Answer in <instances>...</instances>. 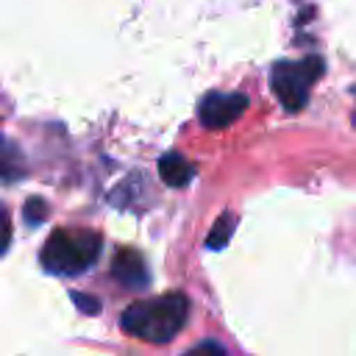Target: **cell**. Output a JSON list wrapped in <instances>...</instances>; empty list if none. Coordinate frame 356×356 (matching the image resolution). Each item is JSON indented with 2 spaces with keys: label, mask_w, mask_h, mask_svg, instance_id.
I'll list each match as a JSON object with an SVG mask.
<instances>
[{
  "label": "cell",
  "mask_w": 356,
  "mask_h": 356,
  "mask_svg": "<svg viewBox=\"0 0 356 356\" xmlns=\"http://www.w3.org/2000/svg\"><path fill=\"white\" fill-rule=\"evenodd\" d=\"M111 275L128 286V289H145L150 275H147V267H145V259L136 253V250H120L111 261Z\"/></svg>",
  "instance_id": "5"
},
{
  "label": "cell",
  "mask_w": 356,
  "mask_h": 356,
  "mask_svg": "<svg viewBox=\"0 0 356 356\" xmlns=\"http://www.w3.org/2000/svg\"><path fill=\"white\" fill-rule=\"evenodd\" d=\"M75 303H81V306H86V309H89V314H95V312H97V303H92V300H86L83 295H75Z\"/></svg>",
  "instance_id": "11"
},
{
  "label": "cell",
  "mask_w": 356,
  "mask_h": 356,
  "mask_svg": "<svg viewBox=\"0 0 356 356\" xmlns=\"http://www.w3.org/2000/svg\"><path fill=\"white\" fill-rule=\"evenodd\" d=\"M245 108L248 97L239 92H209L197 106V117L206 128H225L234 120H239Z\"/></svg>",
  "instance_id": "4"
},
{
  "label": "cell",
  "mask_w": 356,
  "mask_h": 356,
  "mask_svg": "<svg viewBox=\"0 0 356 356\" xmlns=\"http://www.w3.org/2000/svg\"><path fill=\"white\" fill-rule=\"evenodd\" d=\"M325 64L320 56H306L300 61H278L270 72V86L286 111H300L309 103L314 81L323 75Z\"/></svg>",
  "instance_id": "3"
},
{
  "label": "cell",
  "mask_w": 356,
  "mask_h": 356,
  "mask_svg": "<svg viewBox=\"0 0 356 356\" xmlns=\"http://www.w3.org/2000/svg\"><path fill=\"white\" fill-rule=\"evenodd\" d=\"M25 167H22V153L17 150V145H11L6 136H0V181H17L22 178Z\"/></svg>",
  "instance_id": "7"
},
{
  "label": "cell",
  "mask_w": 356,
  "mask_h": 356,
  "mask_svg": "<svg viewBox=\"0 0 356 356\" xmlns=\"http://www.w3.org/2000/svg\"><path fill=\"white\" fill-rule=\"evenodd\" d=\"M100 256V236L86 228H58L42 248V267L56 275H78Z\"/></svg>",
  "instance_id": "2"
},
{
  "label": "cell",
  "mask_w": 356,
  "mask_h": 356,
  "mask_svg": "<svg viewBox=\"0 0 356 356\" xmlns=\"http://www.w3.org/2000/svg\"><path fill=\"white\" fill-rule=\"evenodd\" d=\"M159 178L167 184V186H186L192 178H195V164H189L184 156L178 153H164L159 159Z\"/></svg>",
  "instance_id": "6"
},
{
  "label": "cell",
  "mask_w": 356,
  "mask_h": 356,
  "mask_svg": "<svg viewBox=\"0 0 356 356\" xmlns=\"http://www.w3.org/2000/svg\"><path fill=\"white\" fill-rule=\"evenodd\" d=\"M22 214H25V220H28L31 225H36V222L47 214V209H44V203H42L39 197H31V200L25 203V211H22Z\"/></svg>",
  "instance_id": "9"
},
{
  "label": "cell",
  "mask_w": 356,
  "mask_h": 356,
  "mask_svg": "<svg viewBox=\"0 0 356 356\" xmlns=\"http://www.w3.org/2000/svg\"><path fill=\"white\" fill-rule=\"evenodd\" d=\"M234 225H236V220L231 217V214H222L220 220H217V225H214V231L209 234V239H206V245L209 248H214V250H220L225 242H228V236L234 234Z\"/></svg>",
  "instance_id": "8"
},
{
  "label": "cell",
  "mask_w": 356,
  "mask_h": 356,
  "mask_svg": "<svg viewBox=\"0 0 356 356\" xmlns=\"http://www.w3.org/2000/svg\"><path fill=\"white\" fill-rule=\"evenodd\" d=\"M8 245H11V220H8V214L0 209V253H3Z\"/></svg>",
  "instance_id": "10"
},
{
  "label": "cell",
  "mask_w": 356,
  "mask_h": 356,
  "mask_svg": "<svg viewBox=\"0 0 356 356\" xmlns=\"http://www.w3.org/2000/svg\"><path fill=\"white\" fill-rule=\"evenodd\" d=\"M186 312H189L186 298L181 292H170V295H159V298H150V300L131 303L122 312L120 325L134 339L164 345L184 328Z\"/></svg>",
  "instance_id": "1"
},
{
  "label": "cell",
  "mask_w": 356,
  "mask_h": 356,
  "mask_svg": "<svg viewBox=\"0 0 356 356\" xmlns=\"http://www.w3.org/2000/svg\"><path fill=\"white\" fill-rule=\"evenodd\" d=\"M197 350H222V348L214 345V342H203V345H197Z\"/></svg>",
  "instance_id": "12"
}]
</instances>
